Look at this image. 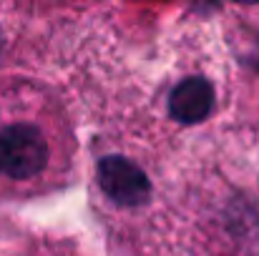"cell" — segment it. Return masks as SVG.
<instances>
[{
	"mask_svg": "<svg viewBox=\"0 0 259 256\" xmlns=\"http://www.w3.org/2000/svg\"><path fill=\"white\" fill-rule=\"evenodd\" d=\"M239 3H254V0H239Z\"/></svg>",
	"mask_w": 259,
	"mask_h": 256,
	"instance_id": "5b68a950",
	"label": "cell"
},
{
	"mask_svg": "<svg viewBox=\"0 0 259 256\" xmlns=\"http://www.w3.org/2000/svg\"><path fill=\"white\" fill-rule=\"evenodd\" d=\"M58 131L40 113H15L0 121V181L25 186L56 173Z\"/></svg>",
	"mask_w": 259,
	"mask_h": 256,
	"instance_id": "6da1fadb",
	"label": "cell"
},
{
	"mask_svg": "<svg viewBox=\"0 0 259 256\" xmlns=\"http://www.w3.org/2000/svg\"><path fill=\"white\" fill-rule=\"evenodd\" d=\"M98 186L121 209H136L151 198L149 176L126 156H106L98 161Z\"/></svg>",
	"mask_w": 259,
	"mask_h": 256,
	"instance_id": "7a4b0ae2",
	"label": "cell"
},
{
	"mask_svg": "<svg viewBox=\"0 0 259 256\" xmlns=\"http://www.w3.org/2000/svg\"><path fill=\"white\" fill-rule=\"evenodd\" d=\"M0 50H3V33H0Z\"/></svg>",
	"mask_w": 259,
	"mask_h": 256,
	"instance_id": "277c9868",
	"label": "cell"
},
{
	"mask_svg": "<svg viewBox=\"0 0 259 256\" xmlns=\"http://www.w3.org/2000/svg\"><path fill=\"white\" fill-rule=\"evenodd\" d=\"M214 108V88L201 76H189L174 88L169 113L179 123H199Z\"/></svg>",
	"mask_w": 259,
	"mask_h": 256,
	"instance_id": "3957f363",
	"label": "cell"
}]
</instances>
